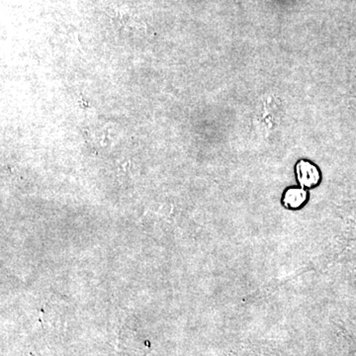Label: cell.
<instances>
[{"mask_svg": "<svg viewBox=\"0 0 356 356\" xmlns=\"http://www.w3.org/2000/svg\"><path fill=\"white\" fill-rule=\"evenodd\" d=\"M296 177L301 186L305 188H313L317 186L321 180L320 170L317 165L310 161L302 159L296 165Z\"/></svg>", "mask_w": 356, "mask_h": 356, "instance_id": "obj_1", "label": "cell"}, {"mask_svg": "<svg viewBox=\"0 0 356 356\" xmlns=\"http://www.w3.org/2000/svg\"><path fill=\"white\" fill-rule=\"evenodd\" d=\"M308 199V192L299 187H290L283 194V205L288 209L296 210Z\"/></svg>", "mask_w": 356, "mask_h": 356, "instance_id": "obj_2", "label": "cell"}]
</instances>
